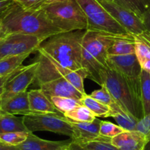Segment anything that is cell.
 Instances as JSON below:
<instances>
[{
  "label": "cell",
  "mask_w": 150,
  "mask_h": 150,
  "mask_svg": "<svg viewBox=\"0 0 150 150\" xmlns=\"http://www.w3.org/2000/svg\"><path fill=\"white\" fill-rule=\"evenodd\" d=\"M6 35H7V34L5 33V30H4L3 26H2V21H1V20H0V41H1V40H2L3 38H5Z\"/></svg>",
  "instance_id": "ab89813d"
},
{
  "label": "cell",
  "mask_w": 150,
  "mask_h": 150,
  "mask_svg": "<svg viewBox=\"0 0 150 150\" xmlns=\"http://www.w3.org/2000/svg\"><path fill=\"white\" fill-rule=\"evenodd\" d=\"M125 129L121 127L118 125L107 121H101L99 127V135L106 138H112L122 132H125Z\"/></svg>",
  "instance_id": "f546056e"
},
{
  "label": "cell",
  "mask_w": 150,
  "mask_h": 150,
  "mask_svg": "<svg viewBox=\"0 0 150 150\" xmlns=\"http://www.w3.org/2000/svg\"><path fill=\"white\" fill-rule=\"evenodd\" d=\"M144 150H150V140H149L146 144Z\"/></svg>",
  "instance_id": "b9f144b4"
},
{
  "label": "cell",
  "mask_w": 150,
  "mask_h": 150,
  "mask_svg": "<svg viewBox=\"0 0 150 150\" xmlns=\"http://www.w3.org/2000/svg\"><path fill=\"white\" fill-rule=\"evenodd\" d=\"M86 30L63 32L54 35L44 41L38 50L63 67L73 71L81 70L83 40Z\"/></svg>",
  "instance_id": "3957f363"
},
{
  "label": "cell",
  "mask_w": 150,
  "mask_h": 150,
  "mask_svg": "<svg viewBox=\"0 0 150 150\" xmlns=\"http://www.w3.org/2000/svg\"><path fill=\"white\" fill-rule=\"evenodd\" d=\"M14 2V0H0V15Z\"/></svg>",
  "instance_id": "d590c367"
},
{
  "label": "cell",
  "mask_w": 150,
  "mask_h": 150,
  "mask_svg": "<svg viewBox=\"0 0 150 150\" xmlns=\"http://www.w3.org/2000/svg\"><path fill=\"white\" fill-rule=\"evenodd\" d=\"M40 89L48 96L74 98L81 100L84 94L79 91L74 86L63 77H56L43 80L38 83Z\"/></svg>",
  "instance_id": "4fadbf2b"
},
{
  "label": "cell",
  "mask_w": 150,
  "mask_h": 150,
  "mask_svg": "<svg viewBox=\"0 0 150 150\" xmlns=\"http://www.w3.org/2000/svg\"><path fill=\"white\" fill-rule=\"evenodd\" d=\"M119 35L104 32L86 30L83 40L82 66L88 78L102 87V74L107 69L108 50Z\"/></svg>",
  "instance_id": "7a4b0ae2"
},
{
  "label": "cell",
  "mask_w": 150,
  "mask_h": 150,
  "mask_svg": "<svg viewBox=\"0 0 150 150\" xmlns=\"http://www.w3.org/2000/svg\"><path fill=\"white\" fill-rule=\"evenodd\" d=\"M108 117H112L117 125L126 131L136 130V127L139 120L134 117L132 114L124 110L116 102L110 106Z\"/></svg>",
  "instance_id": "d6986e66"
},
{
  "label": "cell",
  "mask_w": 150,
  "mask_h": 150,
  "mask_svg": "<svg viewBox=\"0 0 150 150\" xmlns=\"http://www.w3.org/2000/svg\"><path fill=\"white\" fill-rule=\"evenodd\" d=\"M14 2L24 9L29 11H38L43 9L47 0H14Z\"/></svg>",
  "instance_id": "d6a6232c"
},
{
  "label": "cell",
  "mask_w": 150,
  "mask_h": 150,
  "mask_svg": "<svg viewBox=\"0 0 150 150\" xmlns=\"http://www.w3.org/2000/svg\"><path fill=\"white\" fill-rule=\"evenodd\" d=\"M69 122L73 129V136L71 140L74 142L83 144L94 141H110V138H103L99 135L101 120L99 119L96 118L92 122Z\"/></svg>",
  "instance_id": "5bb4252c"
},
{
  "label": "cell",
  "mask_w": 150,
  "mask_h": 150,
  "mask_svg": "<svg viewBox=\"0 0 150 150\" xmlns=\"http://www.w3.org/2000/svg\"><path fill=\"white\" fill-rule=\"evenodd\" d=\"M0 142H1V141H0Z\"/></svg>",
  "instance_id": "ee69618b"
},
{
  "label": "cell",
  "mask_w": 150,
  "mask_h": 150,
  "mask_svg": "<svg viewBox=\"0 0 150 150\" xmlns=\"http://www.w3.org/2000/svg\"><path fill=\"white\" fill-rule=\"evenodd\" d=\"M30 132H11L0 134V141L4 144L11 146H16L22 144L27 140Z\"/></svg>",
  "instance_id": "f1b7e54d"
},
{
  "label": "cell",
  "mask_w": 150,
  "mask_h": 150,
  "mask_svg": "<svg viewBox=\"0 0 150 150\" xmlns=\"http://www.w3.org/2000/svg\"><path fill=\"white\" fill-rule=\"evenodd\" d=\"M136 130L142 133L147 141L150 140V112L139 120L137 125Z\"/></svg>",
  "instance_id": "836d02e7"
},
{
  "label": "cell",
  "mask_w": 150,
  "mask_h": 150,
  "mask_svg": "<svg viewBox=\"0 0 150 150\" xmlns=\"http://www.w3.org/2000/svg\"><path fill=\"white\" fill-rule=\"evenodd\" d=\"M107 65L129 83H140L142 69L135 54L108 55Z\"/></svg>",
  "instance_id": "8fae6325"
},
{
  "label": "cell",
  "mask_w": 150,
  "mask_h": 150,
  "mask_svg": "<svg viewBox=\"0 0 150 150\" xmlns=\"http://www.w3.org/2000/svg\"><path fill=\"white\" fill-rule=\"evenodd\" d=\"M44 42L35 36L11 33L0 41V60L11 56L35 52Z\"/></svg>",
  "instance_id": "9c48e42d"
},
{
  "label": "cell",
  "mask_w": 150,
  "mask_h": 150,
  "mask_svg": "<svg viewBox=\"0 0 150 150\" xmlns=\"http://www.w3.org/2000/svg\"><path fill=\"white\" fill-rule=\"evenodd\" d=\"M14 72H15V71H14ZM14 72H13V73H14ZM13 74L8 75V76H5V77H0V96H2V93H3L4 87H5V83H7V81L8 80V79L11 77V76Z\"/></svg>",
  "instance_id": "8d00e7d4"
},
{
  "label": "cell",
  "mask_w": 150,
  "mask_h": 150,
  "mask_svg": "<svg viewBox=\"0 0 150 150\" xmlns=\"http://www.w3.org/2000/svg\"><path fill=\"white\" fill-rule=\"evenodd\" d=\"M102 1H108V2H114L115 0H102Z\"/></svg>",
  "instance_id": "7bdbcfd3"
},
{
  "label": "cell",
  "mask_w": 150,
  "mask_h": 150,
  "mask_svg": "<svg viewBox=\"0 0 150 150\" xmlns=\"http://www.w3.org/2000/svg\"><path fill=\"white\" fill-rule=\"evenodd\" d=\"M86 150H119L109 141H94L80 144Z\"/></svg>",
  "instance_id": "1f68e13d"
},
{
  "label": "cell",
  "mask_w": 150,
  "mask_h": 150,
  "mask_svg": "<svg viewBox=\"0 0 150 150\" xmlns=\"http://www.w3.org/2000/svg\"><path fill=\"white\" fill-rule=\"evenodd\" d=\"M38 65V62L35 60L31 64L21 66L17 69L5 83L0 100L27 91L29 86L35 80Z\"/></svg>",
  "instance_id": "30bf717a"
},
{
  "label": "cell",
  "mask_w": 150,
  "mask_h": 150,
  "mask_svg": "<svg viewBox=\"0 0 150 150\" xmlns=\"http://www.w3.org/2000/svg\"><path fill=\"white\" fill-rule=\"evenodd\" d=\"M0 20L7 35L21 33L45 41L51 36L63 33L52 23L43 9L29 11L15 2L0 15Z\"/></svg>",
  "instance_id": "6da1fadb"
},
{
  "label": "cell",
  "mask_w": 150,
  "mask_h": 150,
  "mask_svg": "<svg viewBox=\"0 0 150 150\" xmlns=\"http://www.w3.org/2000/svg\"><path fill=\"white\" fill-rule=\"evenodd\" d=\"M66 1V0H47V3L46 5H50V4H54L57 3V2H61Z\"/></svg>",
  "instance_id": "60d3db41"
},
{
  "label": "cell",
  "mask_w": 150,
  "mask_h": 150,
  "mask_svg": "<svg viewBox=\"0 0 150 150\" xmlns=\"http://www.w3.org/2000/svg\"><path fill=\"white\" fill-rule=\"evenodd\" d=\"M66 150H86L83 146H82L80 144H77L76 142H74L71 141V142L70 143L69 146H68L67 148L66 149Z\"/></svg>",
  "instance_id": "74e56055"
},
{
  "label": "cell",
  "mask_w": 150,
  "mask_h": 150,
  "mask_svg": "<svg viewBox=\"0 0 150 150\" xmlns=\"http://www.w3.org/2000/svg\"><path fill=\"white\" fill-rule=\"evenodd\" d=\"M43 10L52 23L62 32L87 30V18L76 0L46 5Z\"/></svg>",
  "instance_id": "5b68a950"
},
{
  "label": "cell",
  "mask_w": 150,
  "mask_h": 150,
  "mask_svg": "<svg viewBox=\"0 0 150 150\" xmlns=\"http://www.w3.org/2000/svg\"><path fill=\"white\" fill-rule=\"evenodd\" d=\"M141 20H142L146 30L150 32V5L144 13Z\"/></svg>",
  "instance_id": "e575fe53"
},
{
  "label": "cell",
  "mask_w": 150,
  "mask_h": 150,
  "mask_svg": "<svg viewBox=\"0 0 150 150\" xmlns=\"http://www.w3.org/2000/svg\"><path fill=\"white\" fill-rule=\"evenodd\" d=\"M38 53L37 60L39 63L35 81L38 83L43 80L56 77H63L73 85L79 91L86 95L84 88V80L88 78L87 72L84 69L79 71H73L63 67L45 52L38 49Z\"/></svg>",
  "instance_id": "8992f818"
},
{
  "label": "cell",
  "mask_w": 150,
  "mask_h": 150,
  "mask_svg": "<svg viewBox=\"0 0 150 150\" xmlns=\"http://www.w3.org/2000/svg\"><path fill=\"white\" fill-rule=\"evenodd\" d=\"M63 115L66 119L74 122H92L96 118L93 112L83 105L76 107Z\"/></svg>",
  "instance_id": "cb8c5ba5"
},
{
  "label": "cell",
  "mask_w": 150,
  "mask_h": 150,
  "mask_svg": "<svg viewBox=\"0 0 150 150\" xmlns=\"http://www.w3.org/2000/svg\"><path fill=\"white\" fill-rule=\"evenodd\" d=\"M81 102L83 105L87 107L96 117L108 118L109 115L110 108L109 105L102 103L99 101L96 100L90 95H85L81 99Z\"/></svg>",
  "instance_id": "d4e9b609"
},
{
  "label": "cell",
  "mask_w": 150,
  "mask_h": 150,
  "mask_svg": "<svg viewBox=\"0 0 150 150\" xmlns=\"http://www.w3.org/2000/svg\"><path fill=\"white\" fill-rule=\"evenodd\" d=\"M141 90L144 116L150 112V74L142 70L141 74Z\"/></svg>",
  "instance_id": "484cf974"
},
{
  "label": "cell",
  "mask_w": 150,
  "mask_h": 150,
  "mask_svg": "<svg viewBox=\"0 0 150 150\" xmlns=\"http://www.w3.org/2000/svg\"><path fill=\"white\" fill-rule=\"evenodd\" d=\"M147 139L137 130L125 131L110 139L112 146L119 150H144Z\"/></svg>",
  "instance_id": "9a60e30c"
},
{
  "label": "cell",
  "mask_w": 150,
  "mask_h": 150,
  "mask_svg": "<svg viewBox=\"0 0 150 150\" xmlns=\"http://www.w3.org/2000/svg\"><path fill=\"white\" fill-rule=\"evenodd\" d=\"M0 150H17L16 147L14 146L8 145V144H4L2 142H0Z\"/></svg>",
  "instance_id": "f35d334b"
},
{
  "label": "cell",
  "mask_w": 150,
  "mask_h": 150,
  "mask_svg": "<svg viewBox=\"0 0 150 150\" xmlns=\"http://www.w3.org/2000/svg\"><path fill=\"white\" fill-rule=\"evenodd\" d=\"M90 96L93 97V99H96V100L99 101V102H102L103 104H105V105H109V106H110V105H112V104L116 102V101L112 98V96H111V94L105 86H102L100 89L93 91L91 93Z\"/></svg>",
  "instance_id": "4dcf8cb0"
},
{
  "label": "cell",
  "mask_w": 150,
  "mask_h": 150,
  "mask_svg": "<svg viewBox=\"0 0 150 150\" xmlns=\"http://www.w3.org/2000/svg\"><path fill=\"white\" fill-rule=\"evenodd\" d=\"M114 2L133 12L141 18L150 5V0H115Z\"/></svg>",
  "instance_id": "4316f807"
},
{
  "label": "cell",
  "mask_w": 150,
  "mask_h": 150,
  "mask_svg": "<svg viewBox=\"0 0 150 150\" xmlns=\"http://www.w3.org/2000/svg\"><path fill=\"white\" fill-rule=\"evenodd\" d=\"M23 122L30 132L47 131L54 133L73 136V129L70 122L64 115L54 113H33L23 116Z\"/></svg>",
  "instance_id": "ba28073f"
},
{
  "label": "cell",
  "mask_w": 150,
  "mask_h": 150,
  "mask_svg": "<svg viewBox=\"0 0 150 150\" xmlns=\"http://www.w3.org/2000/svg\"><path fill=\"white\" fill-rule=\"evenodd\" d=\"M11 132H28L22 117L0 110V134Z\"/></svg>",
  "instance_id": "44dd1931"
},
{
  "label": "cell",
  "mask_w": 150,
  "mask_h": 150,
  "mask_svg": "<svg viewBox=\"0 0 150 150\" xmlns=\"http://www.w3.org/2000/svg\"><path fill=\"white\" fill-rule=\"evenodd\" d=\"M98 2L130 34L138 35L146 30L141 18L132 11L114 2L102 0Z\"/></svg>",
  "instance_id": "7c38bea8"
},
{
  "label": "cell",
  "mask_w": 150,
  "mask_h": 150,
  "mask_svg": "<svg viewBox=\"0 0 150 150\" xmlns=\"http://www.w3.org/2000/svg\"><path fill=\"white\" fill-rule=\"evenodd\" d=\"M30 53L21 55L11 56L0 60V77H5L11 74L19 69L24 60L30 55Z\"/></svg>",
  "instance_id": "603a6c76"
},
{
  "label": "cell",
  "mask_w": 150,
  "mask_h": 150,
  "mask_svg": "<svg viewBox=\"0 0 150 150\" xmlns=\"http://www.w3.org/2000/svg\"><path fill=\"white\" fill-rule=\"evenodd\" d=\"M103 86L114 99L116 103L138 120L144 117L141 90L128 84L123 77L114 71L107 68L102 74Z\"/></svg>",
  "instance_id": "277c9868"
},
{
  "label": "cell",
  "mask_w": 150,
  "mask_h": 150,
  "mask_svg": "<svg viewBox=\"0 0 150 150\" xmlns=\"http://www.w3.org/2000/svg\"><path fill=\"white\" fill-rule=\"evenodd\" d=\"M50 99H51L52 102L55 106V108L63 114L74 109L79 105H83L81 100H77L74 98L51 96Z\"/></svg>",
  "instance_id": "83f0119b"
},
{
  "label": "cell",
  "mask_w": 150,
  "mask_h": 150,
  "mask_svg": "<svg viewBox=\"0 0 150 150\" xmlns=\"http://www.w3.org/2000/svg\"><path fill=\"white\" fill-rule=\"evenodd\" d=\"M109 55H125L135 54V40L132 34L119 35L108 50Z\"/></svg>",
  "instance_id": "ffe728a7"
},
{
  "label": "cell",
  "mask_w": 150,
  "mask_h": 150,
  "mask_svg": "<svg viewBox=\"0 0 150 150\" xmlns=\"http://www.w3.org/2000/svg\"><path fill=\"white\" fill-rule=\"evenodd\" d=\"M86 15L88 30L104 32L116 35L129 34L98 0H76ZM130 34V33H129Z\"/></svg>",
  "instance_id": "52a82bcc"
},
{
  "label": "cell",
  "mask_w": 150,
  "mask_h": 150,
  "mask_svg": "<svg viewBox=\"0 0 150 150\" xmlns=\"http://www.w3.org/2000/svg\"><path fill=\"white\" fill-rule=\"evenodd\" d=\"M71 142V139L58 141L42 139L30 132L27 140L16 147L17 150H66Z\"/></svg>",
  "instance_id": "2e32d148"
},
{
  "label": "cell",
  "mask_w": 150,
  "mask_h": 150,
  "mask_svg": "<svg viewBox=\"0 0 150 150\" xmlns=\"http://www.w3.org/2000/svg\"><path fill=\"white\" fill-rule=\"evenodd\" d=\"M0 110L13 115H25L31 113L28 100V91L11 96L0 100Z\"/></svg>",
  "instance_id": "ac0fdd59"
},
{
  "label": "cell",
  "mask_w": 150,
  "mask_h": 150,
  "mask_svg": "<svg viewBox=\"0 0 150 150\" xmlns=\"http://www.w3.org/2000/svg\"><path fill=\"white\" fill-rule=\"evenodd\" d=\"M135 40V55L140 65L150 61V32L144 30L138 35H133Z\"/></svg>",
  "instance_id": "7402d4cb"
},
{
  "label": "cell",
  "mask_w": 150,
  "mask_h": 150,
  "mask_svg": "<svg viewBox=\"0 0 150 150\" xmlns=\"http://www.w3.org/2000/svg\"><path fill=\"white\" fill-rule=\"evenodd\" d=\"M30 109L33 113H54L63 115L55 108L51 99L41 89H33L28 91Z\"/></svg>",
  "instance_id": "e0dca14e"
}]
</instances>
